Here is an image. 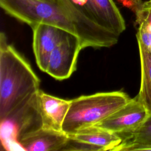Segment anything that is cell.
<instances>
[{"label": "cell", "mask_w": 151, "mask_h": 151, "mask_svg": "<svg viewBox=\"0 0 151 151\" xmlns=\"http://www.w3.org/2000/svg\"><path fill=\"white\" fill-rule=\"evenodd\" d=\"M40 80L27 61L0 35V121L35 96Z\"/></svg>", "instance_id": "6da1fadb"}, {"label": "cell", "mask_w": 151, "mask_h": 151, "mask_svg": "<svg viewBox=\"0 0 151 151\" xmlns=\"http://www.w3.org/2000/svg\"><path fill=\"white\" fill-rule=\"evenodd\" d=\"M131 98L122 91L97 93L70 100L62 126L67 135L96 125L126 104Z\"/></svg>", "instance_id": "7a4b0ae2"}, {"label": "cell", "mask_w": 151, "mask_h": 151, "mask_svg": "<svg viewBox=\"0 0 151 151\" xmlns=\"http://www.w3.org/2000/svg\"><path fill=\"white\" fill-rule=\"evenodd\" d=\"M0 6L6 14L31 27L38 24H47L80 37V29L74 17L56 1L0 0Z\"/></svg>", "instance_id": "3957f363"}, {"label": "cell", "mask_w": 151, "mask_h": 151, "mask_svg": "<svg viewBox=\"0 0 151 151\" xmlns=\"http://www.w3.org/2000/svg\"><path fill=\"white\" fill-rule=\"evenodd\" d=\"M76 21L81 34L83 48L110 47L118 41L119 36L100 26L91 0H55Z\"/></svg>", "instance_id": "277c9868"}, {"label": "cell", "mask_w": 151, "mask_h": 151, "mask_svg": "<svg viewBox=\"0 0 151 151\" xmlns=\"http://www.w3.org/2000/svg\"><path fill=\"white\" fill-rule=\"evenodd\" d=\"M81 49L79 37L69 33L52 52L45 73L58 80L69 78L76 70L77 58Z\"/></svg>", "instance_id": "5b68a950"}, {"label": "cell", "mask_w": 151, "mask_h": 151, "mask_svg": "<svg viewBox=\"0 0 151 151\" xmlns=\"http://www.w3.org/2000/svg\"><path fill=\"white\" fill-rule=\"evenodd\" d=\"M149 114L136 96L96 126L117 134L128 132L139 127Z\"/></svg>", "instance_id": "8992f818"}, {"label": "cell", "mask_w": 151, "mask_h": 151, "mask_svg": "<svg viewBox=\"0 0 151 151\" xmlns=\"http://www.w3.org/2000/svg\"><path fill=\"white\" fill-rule=\"evenodd\" d=\"M33 32L32 47L37 64L45 72L52 52L70 33L58 27L38 24L31 27Z\"/></svg>", "instance_id": "52a82bcc"}, {"label": "cell", "mask_w": 151, "mask_h": 151, "mask_svg": "<svg viewBox=\"0 0 151 151\" xmlns=\"http://www.w3.org/2000/svg\"><path fill=\"white\" fill-rule=\"evenodd\" d=\"M43 127L63 131L62 126L70 106L67 100L48 94L40 90L38 93Z\"/></svg>", "instance_id": "ba28073f"}, {"label": "cell", "mask_w": 151, "mask_h": 151, "mask_svg": "<svg viewBox=\"0 0 151 151\" xmlns=\"http://www.w3.org/2000/svg\"><path fill=\"white\" fill-rule=\"evenodd\" d=\"M68 136L63 131L41 127L19 140L24 150L61 151Z\"/></svg>", "instance_id": "9c48e42d"}, {"label": "cell", "mask_w": 151, "mask_h": 151, "mask_svg": "<svg viewBox=\"0 0 151 151\" xmlns=\"http://www.w3.org/2000/svg\"><path fill=\"white\" fill-rule=\"evenodd\" d=\"M98 24L119 36L126 29L124 19L113 0H91Z\"/></svg>", "instance_id": "30bf717a"}, {"label": "cell", "mask_w": 151, "mask_h": 151, "mask_svg": "<svg viewBox=\"0 0 151 151\" xmlns=\"http://www.w3.org/2000/svg\"><path fill=\"white\" fill-rule=\"evenodd\" d=\"M117 134L121 142L114 151L151 150V114L136 129Z\"/></svg>", "instance_id": "8fae6325"}, {"label": "cell", "mask_w": 151, "mask_h": 151, "mask_svg": "<svg viewBox=\"0 0 151 151\" xmlns=\"http://www.w3.org/2000/svg\"><path fill=\"white\" fill-rule=\"evenodd\" d=\"M68 136L97 146L101 148L102 151H113L121 142V139L117 134L96 125L83 128L76 133Z\"/></svg>", "instance_id": "7c38bea8"}, {"label": "cell", "mask_w": 151, "mask_h": 151, "mask_svg": "<svg viewBox=\"0 0 151 151\" xmlns=\"http://www.w3.org/2000/svg\"><path fill=\"white\" fill-rule=\"evenodd\" d=\"M140 67L141 82L139 100L144 104L149 114H151V54L138 44Z\"/></svg>", "instance_id": "4fadbf2b"}, {"label": "cell", "mask_w": 151, "mask_h": 151, "mask_svg": "<svg viewBox=\"0 0 151 151\" xmlns=\"http://www.w3.org/2000/svg\"><path fill=\"white\" fill-rule=\"evenodd\" d=\"M131 9L135 13L136 24L143 25L151 32V0L140 1Z\"/></svg>", "instance_id": "5bb4252c"}, {"label": "cell", "mask_w": 151, "mask_h": 151, "mask_svg": "<svg viewBox=\"0 0 151 151\" xmlns=\"http://www.w3.org/2000/svg\"><path fill=\"white\" fill-rule=\"evenodd\" d=\"M66 150L67 151H73V150L102 151L101 149L97 146L83 142L81 141H80L73 137H71L70 136H68L66 143L61 149V151H66Z\"/></svg>", "instance_id": "9a60e30c"}, {"label": "cell", "mask_w": 151, "mask_h": 151, "mask_svg": "<svg viewBox=\"0 0 151 151\" xmlns=\"http://www.w3.org/2000/svg\"><path fill=\"white\" fill-rule=\"evenodd\" d=\"M136 38L137 43L151 54V32L142 24L138 25Z\"/></svg>", "instance_id": "2e32d148"}, {"label": "cell", "mask_w": 151, "mask_h": 151, "mask_svg": "<svg viewBox=\"0 0 151 151\" xmlns=\"http://www.w3.org/2000/svg\"><path fill=\"white\" fill-rule=\"evenodd\" d=\"M146 0H120V2L124 6L131 8L134 4Z\"/></svg>", "instance_id": "e0dca14e"}, {"label": "cell", "mask_w": 151, "mask_h": 151, "mask_svg": "<svg viewBox=\"0 0 151 151\" xmlns=\"http://www.w3.org/2000/svg\"><path fill=\"white\" fill-rule=\"evenodd\" d=\"M48 1H55V0H48Z\"/></svg>", "instance_id": "ac0fdd59"}]
</instances>
